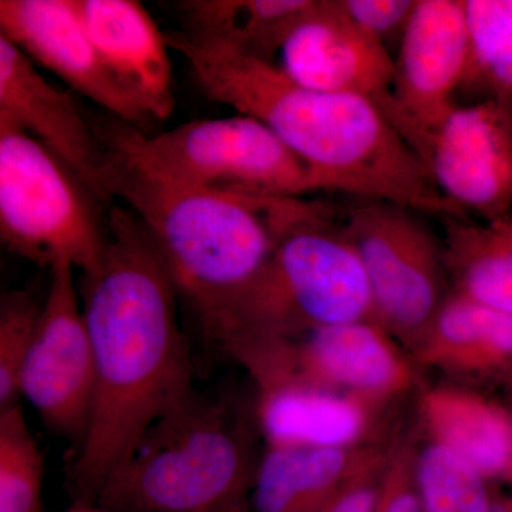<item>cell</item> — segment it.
<instances>
[{"mask_svg":"<svg viewBox=\"0 0 512 512\" xmlns=\"http://www.w3.org/2000/svg\"><path fill=\"white\" fill-rule=\"evenodd\" d=\"M106 214L100 264L83 275L94 392L67 476L74 504H94L148 427L192 387L173 278L133 212L111 204Z\"/></svg>","mask_w":512,"mask_h":512,"instance_id":"6da1fadb","label":"cell"},{"mask_svg":"<svg viewBox=\"0 0 512 512\" xmlns=\"http://www.w3.org/2000/svg\"><path fill=\"white\" fill-rule=\"evenodd\" d=\"M210 99L254 117L311 170L322 191L384 201L424 215L468 220L441 195L416 151L375 101L319 92L278 66L165 33Z\"/></svg>","mask_w":512,"mask_h":512,"instance_id":"7a4b0ae2","label":"cell"},{"mask_svg":"<svg viewBox=\"0 0 512 512\" xmlns=\"http://www.w3.org/2000/svg\"><path fill=\"white\" fill-rule=\"evenodd\" d=\"M111 194L146 228L208 335L254 285L286 232L323 204L167 183L116 157Z\"/></svg>","mask_w":512,"mask_h":512,"instance_id":"3957f363","label":"cell"},{"mask_svg":"<svg viewBox=\"0 0 512 512\" xmlns=\"http://www.w3.org/2000/svg\"><path fill=\"white\" fill-rule=\"evenodd\" d=\"M255 406L188 390L101 485L111 512H202L248 501L261 454Z\"/></svg>","mask_w":512,"mask_h":512,"instance_id":"277c9868","label":"cell"},{"mask_svg":"<svg viewBox=\"0 0 512 512\" xmlns=\"http://www.w3.org/2000/svg\"><path fill=\"white\" fill-rule=\"evenodd\" d=\"M375 320L363 266L342 224V210L318 211L286 232L262 274L211 333L222 348L284 338L342 323Z\"/></svg>","mask_w":512,"mask_h":512,"instance_id":"5b68a950","label":"cell"},{"mask_svg":"<svg viewBox=\"0 0 512 512\" xmlns=\"http://www.w3.org/2000/svg\"><path fill=\"white\" fill-rule=\"evenodd\" d=\"M94 123L121 164L167 183L269 197L322 191L274 131L245 114L195 120L158 134L114 117Z\"/></svg>","mask_w":512,"mask_h":512,"instance_id":"8992f818","label":"cell"},{"mask_svg":"<svg viewBox=\"0 0 512 512\" xmlns=\"http://www.w3.org/2000/svg\"><path fill=\"white\" fill-rule=\"evenodd\" d=\"M103 205L49 148L0 117V237L10 251L89 274L106 247Z\"/></svg>","mask_w":512,"mask_h":512,"instance_id":"52a82bcc","label":"cell"},{"mask_svg":"<svg viewBox=\"0 0 512 512\" xmlns=\"http://www.w3.org/2000/svg\"><path fill=\"white\" fill-rule=\"evenodd\" d=\"M420 212L359 200L342 224L365 271L376 323L412 352L451 293L446 247Z\"/></svg>","mask_w":512,"mask_h":512,"instance_id":"ba28073f","label":"cell"},{"mask_svg":"<svg viewBox=\"0 0 512 512\" xmlns=\"http://www.w3.org/2000/svg\"><path fill=\"white\" fill-rule=\"evenodd\" d=\"M256 387L299 382L396 404L417 389L419 367L379 323H342L284 338L249 339L227 349Z\"/></svg>","mask_w":512,"mask_h":512,"instance_id":"9c48e42d","label":"cell"},{"mask_svg":"<svg viewBox=\"0 0 512 512\" xmlns=\"http://www.w3.org/2000/svg\"><path fill=\"white\" fill-rule=\"evenodd\" d=\"M74 269L64 261L50 268L49 289L20 376V396L47 429L72 441L76 453L92 413L94 360Z\"/></svg>","mask_w":512,"mask_h":512,"instance_id":"30bf717a","label":"cell"},{"mask_svg":"<svg viewBox=\"0 0 512 512\" xmlns=\"http://www.w3.org/2000/svg\"><path fill=\"white\" fill-rule=\"evenodd\" d=\"M467 52L466 0H417L394 59L392 94L380 106L417 156L458 106Z\"/></svg>","mask_w":512,"mask_h":512,"instance_id":"8fae6325","label":"cell"},{"mask_svg":"<svg viewBox=\"0 0 512 512\" xmlns=\"http://www.w3.org/2000/svg\"><path fill=\"white\" fill-rule=\"evenodd\" d=\"M419 157L441 195L485 222L512 211V109L487 100L456 106Z\"/></svg>","mask_w":512,"mask_h":512,"instance_id":"7c38bea8","label":"cell"},{"mask_svg":"<svg viewBox=\"0 0 512 512\" xmlns=\"http://www.w3.org/2000/svg\"><path fill=\"white\" fill-rule=\"evenodd\" d=\"M0 117L49 148L106 207L113 204L114 158L96 123L72 93L50 83L36 64L3 36Z\"/></svg>","mask_w":512,"mask_h":512,"instance_id":"4fadbf2b","label":"cell"},{"mask_svg":"<svg viewBox=\"0 0 512 512\" xmlns=\"http://www.w3.org/2000/svg\"><path fill=\"white\" fill-rule=\"evenodd\" d=\"M0 36L110 117L141 130L150 123L107 69L74 0H0Z\"/></svg>","mask_w":512,"mask_h":512,"instance_id":"5bb4252c","label":"cell"},{"mask_svg":"<svg viewBox=\"0 0 512 512\" xmlns=\"http://www.w3.org/2000/svg\"><path fill=\"white\" fill-rule=\"evenodd\" d=\"M278 66L303 87L355 94L379 107L392 94L389 49L363 32L339 0H313L282 46Z\"/></svg>","mask_w":512,"mask_h":512,"instance_id":"9a60e30c","label":"cell"},{"mask_svg":"<svg viewBox=\"0 0 512 512\" xmlns=\"http://www.w3.org/2000/svg\"><path fill=\"white\" fill-rule=\"evenodd\" d=\"M255 417L269 447L357 448L396 440L394 404L299 382L256 387Z\"/></svg>","mask_w":512,"mask_h":512,"instance_id":"2e32d148","label":"cell"},{"mask_svg":"<svg viewBox=\"0 0 512 512\" xmlns=\"http://www.w3.org/2000/svg\"><path fill=\"white\" fill-rule=\"evenodd\" d=\"M97 52L124 92L150 120L173 114L170 45L156 20L136 0H74Z\"/></svg>","mask_w":512,"mask_h":512,"instance_id":"e0dca14e","label":"cell"},{"mask_svg":"<svg viewBox=\"0 0 512 512\" xmlns=\"http://www.w3.org/2000/svg\"><path fill=\"white\" fill-rule=\"evenodd\" d=\"M397 439L357 448L266 446L249 491L248 512H319L389 456Z\"/></svg>","mask_w":512,"mask_h":512,"instance_id":"ac0fdd59","label":"cell"},{"mask_svg":"<svg viewBox=\"0 0 512 512\" xmlns=\"http://www.w3.org/2000/svg\"><path fill=\"white\" fill-rule=\"evenodd\" d=\"M419 433L477 468L491 484L512 490V413L461 384L423 387L417 396Z\"/></svg>","mask_w":512,"mask_h":512,"instance_id":"d6986e66","label":"cell"},{"mask_svg":"<svg viewBox=\"0 0 512 512\" xmlns=\"http://www.w3.org/2000/svg\"><path fill=\"white\" fill-rule=\"evenodd\" d=\"M410 356L461 382L512 373V315L451 292Z\"/></svg>","mask_w":512,"mask_h":512,"instance_id":"ffe728a7","label":"cell"},{"mask_svg":"<svg viewBox=\"0 0 512 512\" xmlns=\"http://www.w3.org/2000/svg\"><path fill=\"white\" fill-rule=\"evenodd\" d=\"M313 0H184V36L201 46L276 63L275 57Z\"/></svg>","mask_w":512,"mask_h":512,"instance_id":"44dd1931","label":"cell"},{"mask_svg":"<svg viewBox=\"0 0 512 512\" xmlns=\"http://www.w3.org/2000/svg\"><path fill=\"white\" fill-rule=\"evenodd\" d=\"M443 222L451 292L512 315V211L485 224Z\"/></svg>","mask_w":512,"mask_h":512,"instance_id":"7402d4cb","label":"cell"},{"mask_svg":"<svg viewBox=\"0 0 512 512\" xmlns=\"http://www.w3.org/2000/svg\"><path fill=\"white\" fill-rule=\"evenodd\" d=\"M468 52L457 94L512 109V0H466Z\"/></svg>","mask_w":512,"mask_h":512,"instance_id":"603a6c76","label":"cell"},{"mask_svg":"<svg viewBox=\"0 0 512 512\" xmlns=\"http://www.w3.org/2000/svg\"><path fill=\"white\" fill-rule=\"evenodd\" d=\"M414 481L424 512H490L495 487L450 448L414 436Z\"/></svg>","mask_w":512,"mask_h":512,"instance_id":"cb8c5ba5","label":"cell"},{"mask_svg":"<svg viewBox=\"0 0 512 512\" xmlns=\"http://www.w3.org/2000/svg\"><path fill=\"white\" fill-rule=\"evenodd\" d=\"M45 463L20 404L0 410V512H42Z\"/></svg>","mask_w":512,"mask_h":512,"instance_id":"d4e9b609","label":"cell"},{"mask_svg":"<svg viewBox=\"0 0 512 512\" xmlns=\"http://www.w3.org/2000/svg\"><path fill=\"white\" fill-rule=\"evenodd\" d=\"M43 303L32 293H5L0 303V410L18 404L20 376L25 366Z\"/></svg>","mask_w":512,"mask_h":512,"instance_id":"484cf974","label":"cell"},{"mask_svg":"<svg viewBox=\"0 0 512 512\" xmlns=\"http://www.w3.org/2000/svg\"><path fill=\"white\" fill-rule=\"evenodd\" d=\"M340 8L363 32L389 49L402 42L417 0H339Z\"/></svg>","mask_w":512,"mask_h":512,"instance_id":"4316f807","label":"cell"},{"mask_svg":"<svg viewBox=\"0 0 512 512\" xmlns=\"http://www.w3.org/2000/svg\"><path fill=\"white\" fill-rule=\"evenodd\" d=\"M376 512H424L414 481V434L394 444Z\"/></svg>","mask_w":512,"mask_h":512,"instance_id":"83f0119b","label":"cell"},{"mask_svg":"<svg viewBox=\"0 0 512 512\" xmlns=\"http://www.w3.org/2000/svg\"><path fill=\"white\" fill-rule=\"evenodd\" d=\"M392 451H390V454H392ZM390 454L379 464L369 468L365 473L356 477L352 483L346 485L319 512H376Z\"/></svg>","mask_w":512,"mask_h":512,"instance_id":"f1b7e54d","label":"cell"},{"mask_svg":"<svg viewBox=\"0 0 512 512\" xmlns=\"http://www.w3.org/2000/svg\"><path fill=\"white\" fill-rule=\"evenodd\" d=\"M490 512H512V490L498 495Z\"/></svg>","mask_w":512,"mask_h":512,"instance_id":"f546056e","label":"cell"},{"mask_svg":"<svg viewBox=\"0 0 512 512\" xmlns=\"http://www.w3.org/2000/svg\"><path fill=\"white\" fill-rule=\"evenodd\" d=\"M202 512H248V501H242V503L225 505V507L215 508V510Z\"/></svg>","mask_w":512,"mask_h":512,"instance_id":"4dcf8cb0","label":"cell"},{"mask_svg":"<svg viewBox=\"0 0 512 512\" xmlns=\"http://www.w3.org/2000/svg\"><path fill=\"white\" fill-rule=\"evenodd\" d=\"M64 512H111L104 510V508L99 507L96 504H73V507L70 510Z\"/></svg>","mask_w":512,"mask_h":512,"instance_id":"1f68e13d","label":"cell"},{"mask_svg":"<svg viewBox=\"0 0 512 512\" xmlns=\"http://www.w3.org/2000/svg\"><path fill=\"white\" fill-rule=\"evenodd\" d=\"M511 413H512V407H510Z\"/></svg>","mask_w":512,"mask_h":512,"instance_id":"d6a6232c","label":"cell"}]
</instances>
